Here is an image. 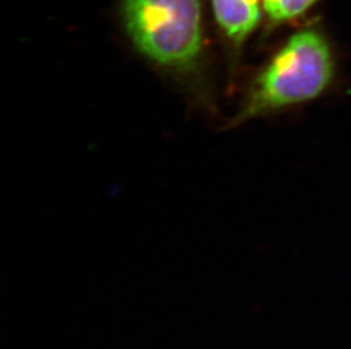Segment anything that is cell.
I'll use <instances>...</instances> for the list:
<instances>
[{"mask_svg":"<svg viewBox=\"0 0 351 349\" xmlns=\"http://www.w3.org/2000/svg\"><path fill=\"white\" fill-rule=\"evenodd\" d=\"M333 75L335 62L324 36L315 30L300 31L261 74L240 118L315 99L330 86Z\"/></svg>","mask_w":351,"mask_h":349,"instance_id":"1","label":"cell"},{"mask_svg":"<svg viewBox=\"0 0 351 349\" xmlns=\"http://www.w3.org/2000/svg\"><path fill=\"white\" fill-rule=\"evenodd\" d=\"M123 18L140 53L154 62L184 70L198 60L200 0H123Z\"/></svg>","mask_w":351,"mask_h":349,"instance_id":"2","label":"cell"},{"mask_svg":"<svg viewBox=\"0 0 351 349\" xmlns=\"http://www.w3.org/2000/svg\"><path fill=\"white\" fill-rule=\"evenodd\" d=\"M261 0H213V10L219 27L235 44L243 42L258 25Z\"/></svg>","mask_w":351,"mask_h":349,"instance_id":"3","label":"cell"},{"mask_svg":"<svg viewBox=\"0 0 351 349\" xmlns=\"http://www.w3.org/2000/svg\"><path fill=\"white\" fill-rule=\"evenodd\" d=\"M317 0H263L266 15L273 22L293 20L307 12Z\"/></svg>","mask_w":351,"mask_h":349,"instance_id":"4","label":"cell"}]
</instances>
